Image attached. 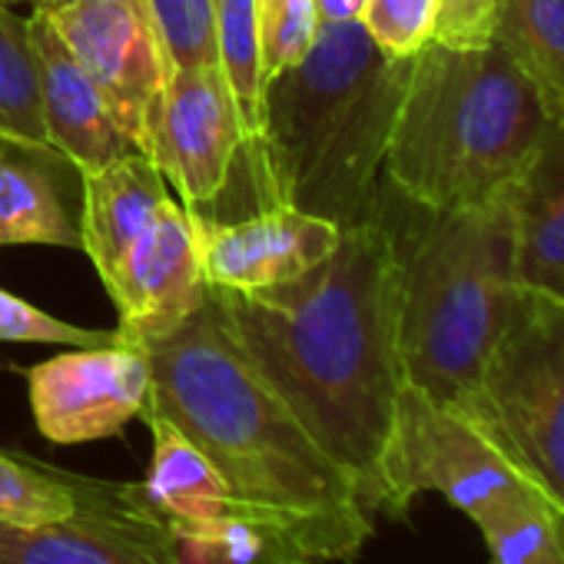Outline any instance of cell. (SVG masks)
<instances>
[{
  "mask_svg": "<svg viewBox=\"0 0 564 564\" xmlns=\"http://www.w3.org/2000/svg\"><path fill=\"white\" fill-rule=\"evenodd\" d=\"M213 296L246 356L339 465L359 505L372 518H405L392 468L405 389L399 246L386 203L346 226L339 246L306 275Z\"/></svg>",
  "mask_w": 564,
  "mask_h": 564,
  "instance_id": "cell-1",
  "label": "cell"
},
{
  "mask_svg": "<svg viewBox=\"0 0 564 564\" xmlns=\"http://www.w3.org/2000/svg\"><path fill=\"white\" fill-rule=\"evenodd\" d=\"M140 346L150 362L143 412L170 419L209 455L242 514L275 528L313 564L362 554L376 518L246 356L213 290L176 329Z\"/></svg>",
  "mask_w": 564,
  "mask_h": 564,
  "instance_id": "cell-2",
  "label": "cell"
},
{
  "mask_svg": "<svg viewBox=\"0 0 564 564\" xmlns=\"http://www.w3.org/2000/svg\"><path fill=\"white\" fill-rule=\"evenodd\" d=\"M409 61H389L362 21L319 24L310 51L262 84L246 153L265 203L343 229L372 216Z\"/></svg>",
  "mask_w": 564,
  "mask_h": 564,
  "instance_id": "cell-3",
  "label": "cell"
},
{
  "mask_svg": "<svg viewBox=\"0 0 564 564\" xmlns=\"http://www.w3.org/2000/svg\"><path fill=\"white\" fill-rule=\"evenodd\" d=\"M551 127L534 87L498 47L432 41L409 61L386 180L422 209L488 206L518 186Z\"/></svg>",
  "mask_w": 564,
  "mask_h": 564,
  "instance_id": "cell-4",
  "label": "cell"
},
{
  "mask_svg": "<svg viewBox=\"0 0 564 564\" xmlns=\"http://www.w3.org/2000/svg\"><path fill=\"white\" fill-rule=\"evenodd\" d=\"M389 216L399 246V352L405 382L462 409L521 293L508 196L471 209ZM389 209V206H386Z\"/></svg>",
  "mask_w": 564,
  "mask_h": 564,
  "instance_id": "cell-5",
  "label": "cell"
},
{
  "mask_svg": "<svg viewBox=\"0 0 564 564\" xmlns=\"http://www.w3.org/2000/svg\"><path fill=\"white\" fill-rule=\"evenodd\" d=\"M462 412L564 518V300L521 286Z\"/></svg>",
  "mask_w": 564,
  "mask_h": 564,
  "instance_id": "cell-6",
  "label": "cell"
},
{
  "mask_svg": "<svg viewBox=\"0 0 564 564\" xmlns=\"http://www.w3.org/2000/svg\"><path fill=\"white\" fill-rule=\"evenodd\" d=\"M392 468L405 508L432 491L475 524L511 498L538 491L475 419L409 382L399 399Z\"/></svg>",
  "mask_w": 564,
  "mask_h": 564,
  "instance_id": "cell-7",
  "label": "cell"
},
{
  "mask_svg": "<svg viewBox=\"0 0 564 564\" xmlns=\"http://www.w3.org/2000/svg\"><path fill=\"white\" fill-rule=\"evenodd\" d=\"M57 34L97 84L113 120L147 156L173 61L147 0H77L47 8Z\"/></svg>",
  "mask_w": 564,
  "mask_h": 564,
  "instance_id": "cell-8",
  "label": "cell"
},
{
  "mask_svg": "<svg viewBox=\"0 0 564 564\" xmlns=\"http://www.w3.org/2000/svg\"><path fill=\"white\" fill-rule=\"evenodd\" d=\"M246 143L249 133L223 70L216 64L173 67L147 156L189 213L226 193Z\"/></svg>",
  "mask_w": 564,
  "mask_h": 564,
  "instance_id": "cell-9",
  "label": "cell"
},
{
  "mask_svg": "<svg viewBox=\"0 0 564 564\" xmlns=\"http://www.w3.org/2000/svg\"><path fill=\"white\" fill-rule=\"evenodd\" d=\"M37 432L54 445H84L120 435L143 415L150 362L140 343L57 352L24 369Z\"/></svg>",
  "mask_w": 564,
  "mask_h": 564,
  "instance_id": "cell-10",
  "label": "cell"
},
{
  "mask_svg": "<svg viewBox=\"0 0 564 564\" xmlns=\"http://www.w3.org/2000/svg\"><path fill=\"white\" fill-rule=\"evenodd\" d=\"M100 282L120 316V336L147 343L176 329L209 296L196 216L170 196Z\"/></svg>",
  "mask_w": 564,
  "mask_h": 564,
  "instance_id": "cell-11",
  "label": "cell"
},
{
  "mask_svg": "<svg viewBox=\"0 0 564 564\" xmlns=\"http://www.w3.org/2000/svg\"><path fill=\"white\" fill-rule=\"evenodd\" d=\"M0 564H183L173 531L140 485L113 488L80 514L54 524H0Z\"/></svg>",
  "mask_w": 564,
  "mask_h": 564,
  "instance_id": "cell-12",
  "label": "cell"
},
{
  "mask_svg": "<svg viewBox=\"0 0 564 564\" xmlns=\"http://www.w3.org/2000/svg\"><path fill=\"white\" fill-rule=\"evenodd\" d=\"M203 239V272L213 290L259 293L306 275L343 239L333 219L265 203L259 213L213 223L193 213Z\"/></svg>",
  "mask_w": 564,
  "mask_h": 564,
  "instance_id": "cell-13",
  "label": "cell"
},
{
  "mask_svg": "<svg viewBox=\"0 0 564 564\" xmlns=\"http://www.w3.org/2000/svg\"><path fill=\"white\" fill-rule=\"evenodd\" d=\"M28 28L41 70V104L51 150L64 156L80 176L133 153V143L113 120L97 84L57 34L47 8H34Z\"/></svg>",
  "mask_w": 564,
  "mask_h": 564,
  "instance_id": "cell-14",
  "label": "cell"
},
{
  "mask_svg": "<svg viewBox=\"0 0 564 564\" xmlns=\"http://www.w3.org/2000/svg\"><path fill=\"white\" fill-rule=\"evenodd\" d=\"M80 186V249L104 279L173 193L153 160L140 150L107 163L104 170L84 173Z\"/></svg>",
  "mask_w": 564,
  "mask_h": 564,
  "instance_id": "cell-15",
  "label": "cell"
},
{
  "mask_svg": "<svg viewBox=\"0 0 564 564\" xmlns=\"http://www.w3.org/2000/svg\"><path fill=\"white\" fill-rule=\"evenodd\" d=\"M508 206L518 282L564 300V127H551L544 147L508 193Z\"/></svg>",
  "mask_w": 564,
  "mask_h": 564,
  "instance_id": "cell-16",
  "label": "cell"
},
{
  "mask_svg": "<svg viewBox=\"0 0 564 564\" xmlns=\"http://www.w3.org/2000/svg\"><path fill=\"white\" fill-rule=\"evenodd\" d=\"M140 419L153 435V458L140 491L173 538L239 511L226 478L193 438L156 412H143Z\"/></svg>",
  "mask_w": 564,
  "mask_h": 564,
  "instance_id": "cell-17",
  "label": "cell"
},
{
  "mask_svg": "<svg viewBox=\"0 0 564 564\" xmlns=\"http://www.w3.org/2000/svg\"><path fill=\"white\" fill-rule=\"evenodd\" d=\"M54 160L64 156L0 143V246L80 249V223L54 180Z\"/></svg>",
  "mask_w": 564,
  "mask_h": 564,
  "instance_id": "cell-18",
  "label": "cell"
},
{
  "mask_svg": "<svg viewBox=\"0 0 564 564\" xmlns=\"http://www.w3.org/2000/svg\"><path fill=\"white\" fill-rule=\"evenodd\" d=\"M491 47L534 87L547 120L564 127V0H498Z\"/></svg>",
  "mask_w": 564,
  "mask_h": 564,
  "instance_id": "cell-19",
  "label": "cell"
},
{
  "mask_svg": "<svg viewBox=\"0 0 564 564\" xmlns=\"http://www.w3.org/2000/svg\"><path fill=\"white\" fill-rule=\"evenodd\" d=\"M113 481L70 475L37 458L0 448V524H54L97 505Z\"/></svg>",
  "mask_w": 564,
  "mask_h": 564,
  "instance_id": "cell-20",
  "label": "cell"
},
{
  "mask_svg": "<svg viewBox=\"0 0 564 564\" xmlns=\"http://www.w3.org/2000/svg\"><path fill=\"white\" fill-rule=\"evenodd\" d=\"M0 143L54 153L44 127L41 70L28 18L0 4Z\"/></svg>",
  "mask_w": 564,
  "mask_h": 564,
  "instance_id": "cell-21",
  "label": "cell"
},
{
  "mask_svg": "<svg viewBox=\"0 0 564 564\" xmlns=\"http://www.w3.org/2000/svg\"><path fill=\"white\" fill-rule=\"evenodd\" d=\"M475 528L491 564H564V518L541 491L511 498Z\"/></svg>",
  "mask_w": 564,
  "mask_h": 564,
  "instance_id": "cell-22",
  "label": "cell"
},
{
  "mask_svg": "<svg viewBox=\"0 0 564 564\" xmlns=\"http://www.w3.org/2000/svg\"><path fill=\"white\" fill-rule=\"evenodd\" d=\"M216 67L223 70L242 127L252 140L259 130V104L265 84L256 0H216Z\"/></svg>",
  "mask_w": 564,
  "mask_h": 564,
  "instance_id": "cell-23",
  "label": "cell"
},
{
  "mask_svg": "<svg viewBox=\"0 0 564 564\" xmlns=\"http://www.w3.org/2000/svg\"><path fill=\"white\" fill-rule=\"evenodd\" d=\"M176 551L183 564H313L275 528L242 511L176 534Z\"/></svg>",
  "mask_w": 564,
  "mask_h": 564,
  "instance_id": "cell-24",
  "label": "cell"
},
{
  "mask_svg": "<svg viewBox=\"0 0 564 564\" xmlns=\"http://www.w3.org/2000/svg\"><path fill=\"white\" fill-rule=\"evenodd\" d=\"M173 67L216 64V0H147Z\"/></svg>",
  "mask_w": 564,
  "mask_h": 564,
  "instance_id": "cell-25",
  "label": "cell"
},
{
  "mask_svg": "<svg viewBox=\"0 0 564 564\" xmlns=\"http://www.w3.org/2000/svg\"><path fill=\"white\" fill-rule=\"evenodd\" d=\"M265 80L296 64L316 41L319 18L313 0H256Z\"/></svg>",
  "mask_w": 564,
  "mask_h": 564,
  "instance_id": "cell-26",
  "label": "cell"
},
{
  "mask_svg": "<svg viewBox=\"0 0 564 564\" xmlns=\"http://www.w3.org/2000/svg\"><path fill=\"white\" fill-rule=\"evenodd\" d=\"M438 0H366L362 28L389 61H409L435 41Z\"/></svg>",
  "mask_w": 564,
  "mask_h": 564,
  "instance_id": "cell-27",
  "label": "cell"
},
{
  "mask_svg": "<svg viewBox=\"0 0 564 564\" xmlns=\"http://www.w3.org/2000/svg\"><path fill=\"white\" fill-rule=\"evenodd\" d=\"M123 336L100 333V329H80L74 323H64L28 300L0 290V343H34V346H67V349H97L113 346Z\"/></svg>",
  "mask_w": 564,
  "mask_h": 564,
  "instance_id": "cell-28",
  "label": "cell"
},
{
  "mask_svg": "<svg viewBox=\"0 0 564 564\" xmlns=\"http://www.w3.org/2000/svg\"><path fill=\"white\" fill-rule=\"evenodd\" d=\"M498 0H438L435 44L455 51L491 47Z\"/></svg>",
  "mask_w": 564,
  "mask_h": 564,
  "instance_id": "cell-29",
  "label": "cell"
},
{
  "mask_svg": "<svg viewBox=\"0 0 564 564\" xmlns=\"http://www.w3.org/2000/svg\"><path fill=\"white\" fill-rule=\"evenodd\" d=\"M319 24H352L362 21L366 0H313Z\"/></svg>",
  "mask_w": 564,
  "mask_h": 564,
  "instance_id": "cell-30",
  "label": "cell"
},
{
  "mask_svg": "<svg viewBox=\"0 0 564 564\" xmlns=\"http://www.w3.org/2000/svg\"><path fill=\"white\" fill-rule=\"evenodd\" d=\"M0 4H8V8H14V4H31V11H34V8H51L54 0H0Z\"/></svg>",
  "mask_w": 564,
  "mask_h": 564,
  "instance_id": "cell-31",
  "label": "cell"
},
{
  "mask_svg": "<svg viewBox=\"0 0 564 564\" xmlns=\"http://www.w3.org/2000/svg\"><path fill=\"white\" fill-rule=\"evenodd\" d=\"M61 4H77V0H54V4H51V8H61Z\"/></svg>",
  "mask_w": 564,
  "mask_h": 564,
  "instance_id": "cell-32",
  "label": "cell"
}]
</instances>
